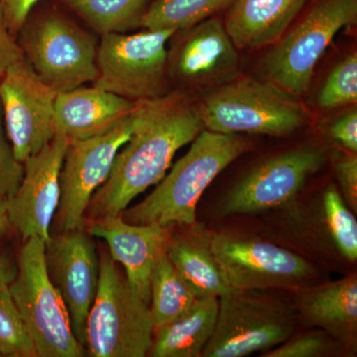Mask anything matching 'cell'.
I'll return each mask as SVG.
<instances>
[{"label": "cell", "instance_id": "7402d4cb", "mask_svg": "<svg viewBox=\"0 0 357 357\" xmlns=\"http://www.w3.org/2000/svg\"><path fill=\"white\" fill-rule=\"evenodd\" d=\"M218 312V298L197 299L183 316L154 331L153 342L148 356H202L215 331Z\"/></svg>", "mask_w": 357, "mask_h": 357}, {"label": "cell", "instance_id": "44dd1931", "mask_svg": "<svg viewBox=\"0 0 357 357\" xmlns=\"http://www.w3.org/2000/svg\"><path fill=\"white\" fill-rule=\"evenodd\" d=\"M171 234L166 253L198 299L220 298L231 292L211 248V232L194 223Z\"/></svg>", "mask_w": 357, "mask_h": 357}, {"label": "cell", "instance_id": "d6a6232c", "mask_svg": "<svg viewBox=\"0 0 357 357\" xmlns=\"http://www.w3.org/2000/svg\"><path fill=\"white\" fill-rule=\"evenodd\" d=\"M24 58L22 49L17 39L7 26L3 10L0 6V81L9 69L15 63Z\"/></svg>", "mask_w": 357, "mask_h": 357}, {"label": "cell", "instance_id": "5b68a950", "mask_svg": "<svg viewBox=\"0 0 357 357\" xmlns=\"http://www.w3.org/2000/svg\"><path fill=\"white\" fill-rule=\"evenodd\" d=\"M100 282L86 326L84 351L91 357H144L154 328L146 304L129 286L109 251L100 256Z\"/></svg>", "mask_w": 357, "mask_h": 357}, {"label": "cell", "instance_id": "4fadbf2b", "mask_svg": "<svg viewBox=\"0 0 357 357\" xmlns=\"http://www.w3.org/2000/svg\"><path fill=\"white\" fill-rule=\"evenodd\" d=\"M170 40L168 76L177 89H213L237 77L238 53L218 16L178 30Z\"/></svg>", "mask_w": 357, "mask_h": 357}, {"label": "cell", "instance_id": "2e32d148", "mask_svg": "<svg viewBox=\"0 0 357 357\" xmlns=\"http://www.w3.org/2000/svg\"><path fill=\"white\" fill-rule=\"evenodd\" d=\"M70 139L56 133L53 139L24 162V176L15 194L7 199L13 229L23 241L50 239V225L61 201L60 174Z\"/></svg>", "mask_w": 357, "mask_h": 357}, {"label": "cell", "instance_id": "e575fe53", "mask_svg": "<svg viewBox=\"0 0 357 357\" xmlns=\"http://www.w3.org/2000/svg\"><path fill=\"white\" fill-rule=\"evenodd\" d=\"M17 274V263L6 251L0 250V290H8Z\"/></svg>", "mask_w": 357, "mask_h": 357}, {"label": "cell", "instance_id": "cb8c5ba5", "mask_svg": "<svg viewBox=\"0 0 357 357\" xmlns=\"http://www.w3.org/2000/svg\"><path fill=\"white\" fill-rule=\"evenodd\" d=\"M150 293L149 307L154 331L183 316L198 299L170 261L166 251L155 262Z\"/></svg>", "mask_w": 357, "mask_h": 357}, {"label": "cell", "instance_id": "484cf974", "mask_svg": "<svg viewBox=\"0 0 357 357\" xmlns=\"http://www.w3.org/2000/svg\"><path fill=\"white\" fill-rule=\"evenodd\" d=\"M324 215L328 234L335 248L345 259H357V222L349 206L344 203L335 185H328L324 192Z\"/></svg>", "mask_w": 357, "mask_h": 357}, {"label": "cell", "instance_id": "ffe728a7", "mask_svg": "<svg viewBox=\"0 0 357 357\" xmlns=\"http://www.w3.org/2000/svg\"><path fill=\"white\" fill-rule=\"evenodd\" d=\"M309 0H236L225 11L223 25L237 50L276 43Z\"/></svg>", "mask_w": 357, "mask_h": 357}, {"label": "cell", "instance_id": "836d02e7", "mask_svg": "<svg viewBox=\"0 0 357 357\" xmlns=\"http://www.w3.org/2000/svg\"><path fill=\"white\" fill-rule=\"evenodd\" d=\"M40 1L41 0H0L7 26L14 36H17L26 18Z\"/></svg>", "mask_w": 357, "mask_h": 357}, {"label": "cell", "instance_id": "4dcf8cb0", "mask_svg": "<svg viewBox=\"0 0 357 357\" xmlns=\"http://www.w3.org/2000/svg\"><path fill=\"white\" fill-rule=\"evenodd\" d=\"M333 170L347 206L357 211V155L338 150L333 154Z\"/></svg>", "mask_w": 357, "mask_h": 357}, {"label": "cell", "instance_id": "3957f363", "mask_svg": "<svg viewBox=\"0 0 357 357\" xmlns=\"http://www.w3.org/2000/svg\"><path fill=\"white\" fill-rule=\"evenodd\" d=\"M16 39L35 73L57 93L98 77L96 33L52 0H41L32 9Z\"/></svg>", "mask_w": 357, "mask_h": 357}, {"label": "cell", "instance_id": "7a4b0ae2", "mask_svg": "<svg viewBox=\"0 0 357 357\" xmlns=\"http://www.w3.org/2000/svg\"><path fill=\"white\" fill-rule=\"evenodd\" d=\"M248 149L249 143L239 134L204 129L154 191L141 203L122 211V218L132 225H194L197 206L204 190L223 169Z\"/></svg>", "mask_w": 357, "mask_h": 357}, {"label": "cell", "instance_id": "4316f807", "mask_svg": "<svg viewBox=\"0 0 357 357\" xmlns=\"http://www.w3.org/2000/svg\"><path fill=\"white\" fill-rule=\"evenodd\" d=\"M357 102L356 52L342 59L331 70L317 96L319 109L333 110Z\"/></svg>", "mask_w": 357, "mask_h": 357}, {"label": "cell", "instance_id": "6da1fadb", "mask_svg": "<svg viewBox=\"0 0 357 357\" xmlns=\"http://www.w3.org/2000/svg\"><path fill=\"white\" fill-rule=\"evenodd\" d=\"M204 129L198 100L191 91L175 89L141 102L135 129L115 157L109 178L91 197L86 217L121 215L136 197L165 177L178 150Z\"/></svg>", "mask_w": 357, "mask_h": 357}, {"label": "cell", "instance_id": "30bf717a", "mask_svg": "<svg viewBox=\"0 0 357 357\" xmlns=\"http://www.w3.org/2000/svg\"><path fill=\"white\" fill-rule=\"evenodd\" d=\"M211 248L231 290H298L317 277L302 256L258 237L211 232Z\"/></svg>", "mask_w": 357, "mask_h": 357}, {"label": "cell", "instance_id": "8fae6325", "mask_svg": "<svg viewBox=\"0 0 357 357\" xmlns=\"http://www.w3.org/2000/svg\"><path fill=\"white\" fill-rule=\"evenodd\" d=\"M141 102L132 114L107 132L70 140L60 174L61 230L84 229L91 197L109 178L115 157L130 138L139 119Z\"/></svg>", "mask_w": 357, "mask_h": 357}, {"label": "cell", "instance_id": "7c38bea8", "mask_svg": "<svg viewBox=\"0 0 357 357\" xmlns=\"http://www.w3.org/2000/svg\"><path fill=\"white\" fill-rule=\"evenodd\" d=\"M57 95L40 79L25 57L11 66L0 81V102L7 137L21 163L55 136Z\"/></svg>", "mask_w": 357, "mask_h": 357}, {"label": "cell", "instance_id": "277c9868", "mask_svg": "<svg viewBox=\"0 0 357 357\" xmlns=\"http://www.w3.org/2000/svg\"><path fill=\"white\" fill-rule=\"evenodd\" d=\"M198 103L204 128L211 132L286 137L307 122L299 98L268 79L236 77Z\"/></svg>", "mask_w": 357, "mask_h": 357}, {"label": "cell", "instance_id": "e0dca14e", "mask_svg": "<svg viewBox=\"0 0 357 357\" xmlns=\"http://www.w3.org/2000/svg\"><path fill=\"white\" fill-rule=\"evenodd\" d=\"M171 229L155 223L132 225L119 215L89 220L86 231L107 243L112 259L123 266L129 286L150 306L152 271L166 251Z\"/></svg>", "mask_w": 357, "mask_h": 357}, {"label": "cell", "instance_id": "9a60e30c", "mask_svg": "<svg viewBox=\"0 0 357 357\" xmlns=\"http://www.w3.org/2000/svg\"><path fill=\"white\" fill-rule=\"evenodd\" d=\"M45 262L53 285L64 300L77 342L84 349L86 326L100 282V257L84 229L64 230L45 243Z\"/></svg>", "mask_w": 357, "mask_h": 357}, {"label": "cell", "instance_id": "ba28073f", "mask_svg": "<svg viewBox=\"0 0 357 357\" xmlns=\"http://www.w3.org/2000/svg\"><path fill=\"white\" fill-rule=\"evenodd\" d=\"M175 32L145 29L131 35H102L93 86L134 102L165 96L171 91L166 45Z\"/></svg>", "mask_w": 357, "mask_h": 357}, {"label": "cell", "instance_id": "52a82bcc", "mask_svg": "<svg viewBox=\"0 0 357 357\" xmlns=\"http://www.w3.org/2000/svg\"><path fill=\"white\" fill-rule=\"evenodd\" d=\"M306 13L265 56L268 81L297 98L307 93L319 61L337 33L356 24L357 0H310Z\"/></svg>", "mask_w": 357, "mask_h": 357}, {"label": "cell", "instance_id": "f1b7e54d", "mask_svg": "<svg viewBox=\"0 0 357 357\" xmlns=\"http://www.w3.org/2000/svg\"><path fill=\"white\" fill-rule=\"evenodd\" d=\"M344 345L325 331H312L290 337L283 344L267 351L264 357H321L335 356ZM345 349V347H344Z\"/></svg>", "mask_w": 357, "mask_h": 357}, {"label": "cell", "instance_id": "d6986e66", "mask_svg": "<svg viewBox=\"0 0 357 357\" xmlns=\"http://www.w3.org/2000/svg\"><path fill=\"white\" fill-rule=\"evenodd\" d=\"M295 309L306 325L325 331L345 349H356V275L298 289Z\"/></svg>", "mask_w": 357, "mask_h": 357}, {"label": "cell", "instance_id": "603a6c76", "mask_svg": "<svg viewBox=\"0 0 357 357\" xmlns=\"http://www.w3.org/2000/svg\"><path fill=\"white\" fill-rule=\"evenodd\" d=\"M91 31L102 36L107 33H128L141 27L151 0H52Z\"/></svg>", "mask_w": 357, "mask_h": 357}, {"label": "cell", "instance_id": "1f68e13d", "mask_svg": "<svg viewBox=\"0 0 357 357\" xmlns=\"http://www.w3.org/2000/svg\"><path fill=\"white\" fill-rule=\"evenodd\" d=\"M331 139L344 151L357 152V109L351 105L347 112L338 115L328 126Z\"/></svg>", "mask_w": 357, "mask_h": 357}, {"label": "cell", "instance_id": "5bb4252c", "mask_svg": "<svg viewBox=\"0 0 357 357\" xmlns=\"http://www.w3.org/2000/svg\"><path fill=\"white\" fill-rule=\"evenodd\" d=\"M325 163V152L316 146L295 148L265 160L230 190L220 213L249 215L290 203Z\"/></svg>", "mask_w": 357, "mask_h": 357}, {"label": "cell", "instance_id": "8992f818", "mask_svg": "<svg viewBox=\"0 0 357 357\" xmlns=\"http://www.w3.org/2000/svg\"><path fill=\"white\" fill-rule=\"evenodd\" d=\"M16 263L17 274L8 291L37 357L84 356L86 351L73 332L64 300L49 278L44 241L39 237L25 241Z\"/></svg>", "mask_w": 357, "mask_h": 357}, {"label": "cell", "instance_id": "9c48e42d", "mask_svg": "<svg viewBox=\"0 0 357 357\" xmlns=\"http://www.w3.org/2000/svg\"><path fill=\"white\" fill-rule=\"evenodd\" d=\"M297 314L285 302L255 290L218 298L217 324L203 357H243L270 351L292 337Z\"/></svg>", "mask_w": 357, "mask_h": 357}, {"label": "cell", "instance_id": "83f0119b", "mask_svg": "<svg viewBox=\"0 0 357 357\" xmlns=\"http://www.w3.org/2000/svg\"><path fill=\"white\" fill-rule=\"evenodd\" d=\"M0 356L37 357L24 321L8 290H0Z\"/></svg>", "mask_w": 357, "mask_h": 357}, {"label": "cell", "instance_id": "f546056e", "mask_svg": "<svg viewBox=\"0 0 357 357\" xmlns=\"http://www.w3.org/2000/svg\"><path fill=\"white\" fill-rule=\"evenodd\" d=\"M24 176V163L14 154L7 137L3 112L0 102V199H10L15 194Z\"/></svg>", "mask_w": 357, "mask_h": 357}, {"label": "cell", "instance_id": "ac0fdd59", "mask_svg": "<svg viewBox=\"0 0 357 357\" xmlns=\"http://www.w3.org/2000/svg\"><path fill=\"white\" fill-rule=\"evenodd\" d=\"M137 103L95 86L58 93L54 116L56 133L64 134L70 140L100 135L132 114Z\"/></svg>", "mask_w": 357, "mask_h": 357}, {"label": "cell", "instance_id": "d4e9b609", "mask_svg": "<svg viewBox=\"0 0 357 357\" xmlns=\"http://www.w3.org/2000/svg\"><path fill=\"white\" fill-rule=\"evenodd\" d=\"M236 0H153L141 21L148 30H185L227 11Z\"/></svg>", "mask_w": 357, "mask_h": 357}, {"label": "cell", "instance_id": "d590c367", "mask_svg": "<svg viewBox=\"0 0 357 357\" xmlns=\"http://www.w3.org/2000/svg\"><path fill=\"white\" fill-rule=\"evenodd\" d=\"M13 229L8 213H7V199H0V241Z\"/></svg>", "mask_w": 357, "mask_h": 357}]
</instances>
